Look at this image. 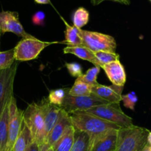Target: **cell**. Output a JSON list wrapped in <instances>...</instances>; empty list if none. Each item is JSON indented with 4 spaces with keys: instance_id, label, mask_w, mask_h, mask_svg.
Masks as SVG:
<instances>
[{
    "instance_id": "1",
    "label": "cell",
    "mask_w": 151,
    "mask_h": 151,
    "mask_svg": "<svg viewBox=\"0 0 151 151\" xmlns=\"http://www.w3.org/2000/svg\"><path fill=\"white\" fill-rule=\"evenodd\" d=\"M69 114L74 128L89 134L91 141L97 137L107 134L109 131L113 130L118 131L121 128L115 124L86 111H75Z\"/></svg>"
},
{
    "instance_id": "2",
    "label": "cell",
    "mask_w": 151,
    "mask_h": 151,
    "mask_svg": "<svg viewBox=\"0 0 151 151\" xmlns=\"http://www.w3.org/2000/svg\"><path fill=\"white\" fill-rule=\"evenodd\" d=\"M148 129L133 125L117 131L115 151H142L147 144Z\"/></svg>"
},
{
    "instance_id": "3",
    "label": "cell",
    "mask_w": 151,
    "mask_h": 151,
    "mask_svg": "<svg viewBox=\"0 0 151 151\" xmlns=\"http://www.w3.org/2000/svg\"><path fill=\"white\" fill-rule=\"evenodd\" d=\"M86 112L115 124L121 128H129L134 125L132 118L122 111L119 103L100 105L88 109Z\"/></svg>"
},
{
    "instance_id": "4",
    "label": "cell",
    "mask_w": 151,
    "mask_h": 151,
    "mask_svg": "<svg viewBox=\"0 0 151 151\" xmlns=\"http://www.w3.org/2000/svg\"><path fill=\"white\" fill-rule=\"evenodd\" d=\"M23 121L32 134V139L39 146L44 142V109L41 103H32L23 111Z\"/></svg>"
},
{
    "instance_id": "5",
    "label": "cell",
    "mask_w": 151,
    "mask_h": 151,
    "mask_svg": "<svg viewBox=\"0 0 151 151\" xmlns=\"http://www.w3.org/2000/svg\"><path fill=\"white\" fill-rule=\"evenodd\" d=\"M83 46L91 51H107L116 52V43L114 38L107 34L79 29Z\"/></svg>"
},
{
    "instance_id": "6",
    "label": "cell",
    "mask_w": 151,
    "mask_h": 151,
    "mask_svg": "<svg viewBox=\"0 0 151 151\" xmlns=\"http://www.w3.org/2000/svg\"><path fill=\"white\" fill-rule=\"evenodd\" d=\"M58 41L47 42L38 39L35 37L22 38L14 47L15 60L19 61L34 60L37 58L40 53L48 46L58 44Z\"/></svg>"
},
{
    "instance_id": "7",
    "label": "cell",
    "mask_w": 151,
    "mask_h": 151,
    "mask_svg": "<svg viewBox=\"0 0 151 151\" xmlns=\"http://www.w3.org/2000/svg\"><path fill=\"white\" fill-rule=\"evenodd\" d=\"M108 103H110L103 100L92 93L90 95L79 97L70 96L67 93L63 103L60 106V109L64 110L66 113L71 114L75 111H86L94 106Z\"/></svg>"
},
{
    "instance_id": "8",
    "label": "cell",
    "mask_w": 151,
    "mask_h": 151,
    "mask_svg": "<svg viewBox=\"0 0 151 151\" xmlns=\"http://www.w3.org/2000/svg\"><path fill=\"white\" fill-rule=\"evenodd\" d=\"M18 63L14 62L10 68L0 70V116L13 97V83Z\"/></svg>"
},
{
    "instance_id": "9",
    "label": "cell",
    "mask_w": 151,
    "mask_h": 151,
    "mask_svg": "<svg viewBox=\"0 0 151 151\" xmlns=\"http://www.w3.org/2000/svg\"><path fill=\"white\" fill-rule=\"evenodd\" d=\"M23 111L18 109L16 100L12 97L9 105L8 137H7L6 151H12L13 145L20 133L23 122Z\"/></svg>"
},
{
    "instance_id": "10",
    "label": "cell",
    "mask_w": 151,
    "mask_h": 151,
    "mask_svg": "<svg viewBox=\"0 0 151 151\" xmlns=\"http://www.w3.org/2000/svg\"><path fill=\"white\" fill-rule=\"evenodd\" d=\"M10 32L22 38H31L33 35L27 33L24 29L19 19V13L16 11L0 12V33Z\"/></svg>"
},
{
    "instance_id": "11",
    "label": "cell",
    "mask_w": 151,
    "mask_h": 151,
    "mask_svg": "<svg viewBox=\"0 0 151 151\" xmlns=\"http://www.w3.org/2000/svg\"><path fill=\"white\" fill-rule=\"evenodd\" d=\"M72 126V123L70 116L61 109L57 123L48 134L44 144L39 146L40 151H46L49 148H51L52 145L55 144Z\"/></svg>"
},
{
    "instance_id": "12",
    "label": "cell",
    "mask_w": 151,
    "mask_h": 151,
    "mask_svg": "<svg viewBox=\"0 0 151 151\" xmlns=\"http://www.w3.org/2000/svg\"><path fill=\"white\" fill-rule=\"evenodd\" d=\"M41 103L44 109V137L45 142L47 137L58 120L61 109L59 106L51 104L48 98L43 99Z\"/></svg>"
},
{
    "instance_id": "13",
    "label": "cell",
    "mask_w": 151,
    "mask_h": 151,
    "mask_svg": "<svg viewBox=\"0 0 151 151\" xmlns=\"http://www.w3.org/2000/svg\"><path fill=\"white\" fill-rule=\"evenodd\" d=\"M123 87L113 84L104 86L98 83L91 87V93L110 103H119L122 101Z\"/></svg>"
},
{
    "instance_id": "14",
    "label": "cell",
    "mask_w": 151,
    "mask_h": 151,
    "mask_svg": "<svg viewBox=\"0 0 151 151\" xmlns=\"http://www.w3.org/2000/svg\"><path fill=\"white\" fill-rule=\"evenodd\" d=\"M102 69L113 85L124 86L126 82V73L119 60L104 65L102 66Z\"/></svg>"
},
{
    "instance_id": "15",
    "label": "cell",
    "mask_w": 151,
    "mask_h": 151,
    "mask_svg": "<svg viewBox=\"0 0 151 151\" xmlns=\"http://www.w3.org/2000/svg\"><path fill=\"white\" fill-rule=\"evenodd\" d=\"M117 131L113 130L91 140L90 151H115Z\"/></svg>"
},
{
    "instance_id": "16",
    "label": "cell",
    "mask_w": 151,
    "mask_h": 151,
    "mask_svg": "<svg viewBox=\"0 0 151 151\" xmlns=\"http://www.w3.org/2000/svg\"><path fill=\"white\" fill-rule=\"evenodd\" d=\"M63 53L64 54H72L77 56L82 60H87L94 65V66H97V62L96 58L94 56V52L91 51L89 49L83 47V46H66L63 49Z\"/></svg>"
},
{
    "instance_id": "17",
    "label": "cell",
    "mask_w": 151,
    "mask_h": 151,
    "mask_svg": "<svg viewBox=\"0 0 151 151\" xmlns=\"http://www.w3.org/2000/svg\"><path fill=\"white\" fill-rule=\"evenodd\" d=\"M91 137L86 132L75 129L74 142L70 151H90Z\"/></svg>"
},
{
    "instance_id": "18",
    "label": "cell",
    "mask_w": 151,
    "mask_h": 151,
    "mask_svg": "<svg viewBox=\"0 0 151 151\" xmlns=\"http://www.w3.org/2000/svg\"><path fill=\"white\" fill-rule=\"evenodd\" d=\"M33 141L32 134L25 123L22 122L20 133L13 145L12 151H26L29 145Z\"/></svg>"
},
{
    "instance_id": "19",
    "label": "cell",
    "mask_w": 151,
    "mask_h": 151,
    "mask_svg": "<svg viewBox=\"0 0 151 151\" xmlns=\"http://www.w3.org/2000/svg\"><path fill=\"white\" fill-rule=\"evenodd\" d=\"M75 128L71 127L55 144L52 145L51 148L53 151H70L74 142Z\"/></svg>"
},
{
    "instance_id": "20",
    "label": "cell",
    "mask_w": 151,
    "mask_h": 151,
    "mask_svg": "<svg viewBox=\"0 0 151 151\" xmlns=\"http://www.w3.org/2000/svg\"><path fill=\"white\" fill-rule=\"evenodd\" d=\"M9 103L0 116V151H6L8 137Z\"/></svg>"
},
{
    "instance_id": "21",
    "label": "cell",
    "mask_w": 151,
    "mask_h": 151,
    "mask_svg": "<svg viewBox=\"0 0 151 151\" xmlns=\"http://www.w3.org/2000/svg\"><path fill=\"white\" fill-rule=\"evenodd\" d=\"M65 25H66V30H65V41H62V44L65 43L67 44V46H83L82 39L79 34V28H77L75 26L69 25L64 19H63Z\"/></svg>"
},
{
    "instance_id": "22",
    "label": "cell",
    "mask_w": 151,
    "mask_h": 151,
    "mask_svg": "<svg viewBox=\"0 0 151 151\" xmlns=\"http://www.w3.org/2000/svg\"><path fill=\"white\" fill-rule=\"evenodd\" d=\"M91 87L92 86L88 85L86 83L82 82L77 78L74 85L68 91V94L74 97L90 95L91 94Z\"/></svg>"
},
{
    "instance_id": "23",
    "label": "cell",
    "mask_w": 151,
    "mask_h": 151,
    "mask_svg": "<svg viewBox=\"0 0 151 151\" xmlns=\"http://www.w3.org/2000/svg\"><path fill=\"white\" fill-rule=\"evenodd\" d=\"M89 21V13L84 7H78L72 15V22L73 26L81 29L83 27L86 25Z\"/></svg>"
},
{
    "instance_id": "24",
    "label": "cell",
    "mask_w": 151,
    "mask_h": 151,
    "mask_svg": "<svg viewBox=\"0 0 151 151\" xmlns=\"http://www.w3.org/2000/svg\"><path fill=\"white\" fill-rule=\"evenodd\" d=\"M97 62V66L102 68L104 65L119 60V55L116 52L99 51L94 52Z\"/></svg>"
},
{
    "instance_id": "25",
    "label": "cell",
    "mask_w": 151,
    "mask_h": 151,
    "mask_svg": "<svg viewBox=\"0 0 151 151\" xmlns=\"http://www.w3.org/2000/svg\"><path fill=\"white\" fill-rule=\"evenodd\" d=\"M100 72V67L98 66H93V67L90 68L87 72H86L84 75L78 78V79L81 81L82 82L86 83L88 85L91 86H94L98 84L97 81V75Z\"/></svg>"
},
{
    "instance_id": "26",
    "label": "cell",
    "mask_w": 151,
    "mask_h": 151,
    "mask_svg": "<svg viewBox=\"0 0 151 151\" xmlns=\"http://www.w3.org/2000/svg\"><path fill=\"white\" fill-rule=\"evenodd\" d=\"M69 88H59V89L52 90L50 91L48 96V100L51 104L60 107L63 103L66 95L67 94Z\"/></svg>"
},
{
    "instance_id": "27",
    "label": "cell",
    "mask_w": 151,
    "mask_h": 151,
    "mask_svg": "<svg viewBox=\"0 0 151 151\" xmlns=\"http://www.w3.org/2000/svg\"><path fill=\"white\" fill-rule=\"evenodd\" d=\"M15 60L14 49L4 52L0 51V70L10 68Z\"/></svg>"
},
{
    "instance_id": "28",
    "label": "cell",
    "mask_w": 151,
    "mask_h": 151,
    "mask_svg": "<svg viewBox=\"0 0 151 151\" xmlns=\"http://www.w3.org/2000/svg\"><path fill=\"white\" fill-rule=\"evenodd\" d=\"M122 101L125 108L134 111L136 104L138 102V97L134 91H131L126 94H122Z\"/></svg>"
},
{
    "instance_id": "29",
    "label": "cell",
    "mask_w": 151,
    "mask_h": 151,
    "mask_svg": "<svg viewBox=\"0 0 151 151\" xmlns=\"http://www.w3.org/2000/svg\"><path fill=\"white\" fill-rule=\"evenodd\" d=\"M66 67L69 73L75 78H80L82 76L83 74V67L80 63L73 62V63H66Z\"/></svg>"
},
{
    "instance_id": "30",
    "label": "cell",
    "mask_w": 151,
    "mask_h": 151,
    "mask_svg": "<svg viewBox=\"0 0 151 151\" xmlns=\"http://www.w3.org/2000/svg\"><path fill=\"white\" fill-rule=\"evenodd\" d=\"M46 15L44 12L39 10L34 13L32 16V22L34 25L37 26H44L45 24Z\"/></svg>"
},
{
    "instance_id": "31",
    "label": "cell",
    "mask_w": 151,
    "mask_h": 151,
    "mask_svg": "<svg viewBox=\"0 0 151 151\" xmlns=\"http://www.w3.org/2000/svg\"><path fill=\"white\" fill-rule=\"evenodd\" d=\"M26 151H40L39 150V145L35 141H32L30 144L29 145L28 147L27 148Z\"/></svg>"
},
{
    "instance_id": "32",
    "label": "cell",
    "mask_w": 151,
    "mask_h": 151,
    "mask_svg": "<svg viewBox=\"0 0 151 151\" xmlns=\"http://www.w3.org/2000/svg\"><path fill=\"white\" fill-rule=\"evenodd\" d=\"M105 1H115V2L121 3V4H130V0H105Z\"/></svg>"
},
{
    "instance_id": "33",
    "label": "cell",
    "mask_w": 151,
    "mask_h": 151,
    "mask_svg": "<svg viewBox=\"0 0 151 151\" xmlns=\"http://www.w3.org/2000/svg\"><path fill=\"white\" fill-rule=\"evenodd\" d=\"M36 3L41 4H47L50 3V0H34Z\"/></svg>"
},
{
    "instance_id": "34",
    "label": "cell",
    "mask_w": 151,
    "mask_h": 151,
    "mask_svg": "<svg viewBox=\"0 0 151 151\" xmlns=\"http://www.w3.org/2000/svg\"><path fill=\"white\" fill-rule=\"evenodd\" d=\"M104 1L105 0H91V2L93 5H97V4H100V3Z\"/></svg>"
},
{
    "instance_id": "35",
    "label": "cell",
    "mask_w": 151,
    "mask_h": 151,
    "mask_svg": "<svg viewBox=\"0 0 151 151\" xmlns=\"http://www.w3.org/2000/svg\"><path fill=\"white\" fill-rule=\"evenodd\" d=\"M142 151H151V145L147 144L145 146V147L142 149Z\"/></svg>"
},
{
    "instance_id": "36",
    "label": "cell",
    "mask_w": 151,
    "mask_h": 151,
    "mask_svg": "<svg viewBox=\"0 0 151 151\" xmlns=\"http://www.w3.org/2000/svg\"><path fill=\"white\" fill-rule=\"evenodd\" d=\"M147 144L150 145H151V131H150L147 135Z\"/></svg>"
},
{
    "instance_id": "37",
    "label": "cell",
    "mask_w": 151,
    "mask_h": 151,
    "mask_svg": "<svg viewBox=\"0 0 151 151\" xmlns=\"http://www.w3.org/2000/svg\"><path fill=\"white\" fill-rule=\"evenodd\" d=\"M46 151H53V150H52V148H49L48 150H47Z\"/></svg>"
},
{
    "instance_id": "38",
    "label": "cell",
    "mask_w": 151,
    "mask_h": 151,
    "mask_svg": "<svg viewBox=\"0 0 151 151\" xmlns=\"http://www.w3.org/2000/svg\"><path fill=\"white\" fill-rule=\"evenodd\" d=\"M149 1H150V2H151V0H149Z\"/></svg>"
}]
</instances>
